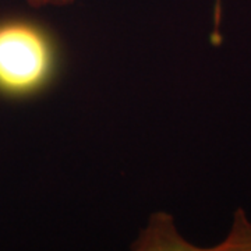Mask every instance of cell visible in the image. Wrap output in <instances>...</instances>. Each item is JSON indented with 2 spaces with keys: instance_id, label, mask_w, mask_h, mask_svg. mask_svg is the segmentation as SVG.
Returning a JSON list of instances; mask_svg holds the SVG:
<instances>
[{
  "instance_id": "6da1fadb",
  "label": "cell",
  "mask_w": 251,
  "mask_h": 251,
  "mask_svg": "<svg viewBox=\"0 0 251 251\" xmlns=\"http://www.w3.org/2000/svg\"><path fill=\"white\" fill-rule=\"evenodd\" d=\"M60 49L54 35L27 18L0 21V95L35 97L57 77Z\"/></svg>"
},
{
  "instance_id": "7a4b0ae2",
  "label": "cell",
  "mask_w": 251,
  "mask_h": 251,
  "mask_svg": "<svg viewBox=\"0 0 251 251\" xmlns=\"http://www.w3.org/2000/svg\"><path fill=\"white\" fill-rule=\"evenodd\" d=\"M34 7H44V6H66L70 4L74 0H27Z\"/></svg>"
}]
</instances>
